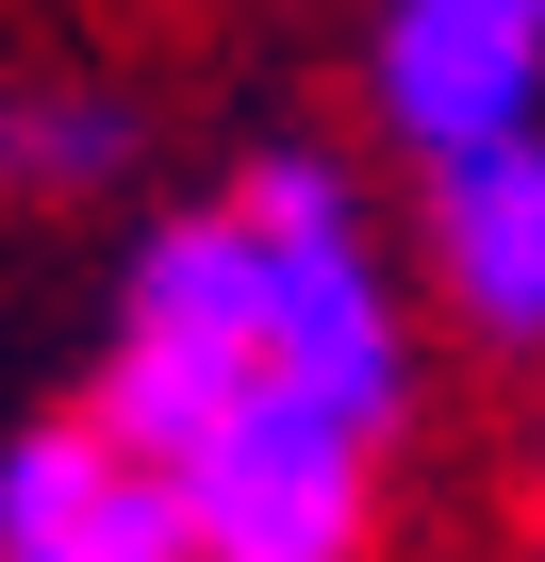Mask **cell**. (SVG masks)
Segmentation results:
<instances>
[{"label":"cell","mask_w":545,"mask_h":562,"mask_svg":"<svg viewBox=\"0 0 545 562\" xmlns=\"http://www.w3.org/2000/svg\"><path fill=\"white\" fill-rule=\"evenodd\" d=\"M248 265H264V381H315L331 414L397 430V299H381V248H364V199L331 149H264L248 166Z\"/></svg>","instance_id":"cell-1"},{"label":"cell","mask_w":545,"mask_h":562,"mask_svg":"<svg viewBox=\"0 0 545 562\" xmlns=\"http://www.w3.org/2000/svg\"><path fill=\"white\" fill-rule=\"evenodd\" d=\"M364 463H381V430L364 414H331L315 381H248L166 480H182V546L198 562H364Z\"/></svg>","instance_id":"cell-2"},{"label":"cell","mask_w":545,"mask_h":562,"mask_svg":"<svg viewBox=\"0 0 545 562\" xmlns=\"http://www.w3.org/2000/svg\"><path fill=\"white\" fill-rule=\"evenodd\" d=\"M248 381H264V265H248V215L149 232L133 315H116V381H100V430L149 447V463H182Z\"/></svg>","instance_id":"cell-3"},{"label":"cell","mask_w":545,"mask_h":562,"mask_svg":"<svg viewBox=\"0 0 545 562\" xmlns=\"http://www.w3.org/2000/svg\"><path fill=\"white\" fill-rule=\"evenodd\" d=\"M529 83H545L529 0H397L381 18V116H397L413 166H446L479 133H529Z\"/></svg>","instance_id":"cell-4"},{"label":"cell","mask_w":545,"mask_h":562,"mask_svg":"<svg viewBox=\"0 0 545 562\" xmlns=\"http://www.w3.org/2000/svg\"><path fill=\"white\" fill-rule=\"evenodd\" d=\"M0 562H198L182 480L116 430H18L0 463Z\"/></svg>","instance_id":"cell-5"},{"label":"cell","mask_w":545,"mask_h":562,"mask_svg":"<svg viewBox=\"0 0 545 562\" xmlns=\"http://www.w3.org/2000/svg\"><path fill=\"white\" fill-rule=\"evenodd\" d=\"M430 265H446L463 331L545 348V133H479L430 166Z\"/></svg>","instance_id":"cell-6"},{"label":"cell","mask_w":545,"mask_h":562,"mask_svg":"<svg viewBox=\"0 0 545 562\" xmlns=\"http://www.w3.org/2000/svg\"><path fill=\"white\" fill-rule=\"evenodd\" d=\"M18 149H34V182H100V166H116V100H50Z\"/></svg>","instance_id":"cell-7"},{"label":"cell","mask_w":545,"mask_h":562,"mask_svg":"<svg viewBox=\"0 0 545 562\" xmlns=\"http://www.w3.org/2000/svg\"><path fill=\"white\" fill-rule=\"evenodd\" d=\"M529 18H545V0H529Z\"/></svg>","instance_id":"cell-8"}]
</instances>
